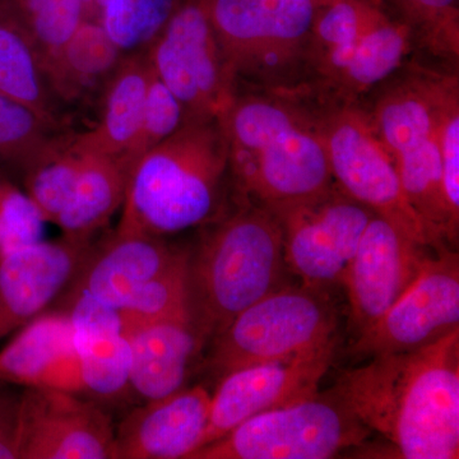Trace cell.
<instances>
[{"label": "cell", "mask_w": 459, "mask_h": 459, "mask_svg": "<svg viewBox=\"0 0 459 459\" xmlns=\"http://www.w3.org/2000/svg\"><path fill=\"white\" fill-rule=\"evenodd\" d=\"M146 50L153 74L179 100L186 120L221 117L235 89L205 0H179Z\"/></svg>", "instance_id": "cell-10"}, {"label": "cell", "mask_w": 459, "mask_h": 459, "mask_svg": "<svg viewBox=\"0 0 459 459\" xmlns=\"http://www.w3.org/2000/svg\"><path fill=\"white\" fill-rule=\"evenodd\" d=\"M74 328L83 394L117 400L129 386L128 341L119 313L84 298L60 300Z\"/></svg>", "instance_id": "cell-21"}, {"label": "cell", "mask_w": 459, "mask_h": 459, "mask_svg": "<svg viewBox=\"0 0 459 459\" xmlns=\"http://www.w3.org/2000/svg\"><path fill=\"white\" fill-rule=\"evenodd\" d=\"M45 222L27 193L0 170V255L42 240Z\"/></svg>", "instance_id": "cell-33"}, {"label": "cell", "mask_w": 459, "mask_h": 459, "mask_svg": "<svg viewBox=\"0 0 459 459\" xmlns=\"http://www.w3.org/2000/svg\"><path fill=\"white\" fill-rule=\"evenodd\" d=\"M179 0H98L101 25L124 51L143 49Z\"/></svg>", "instance_id": "cell-29"}, {"label": "cell", "mask_w": 459, "mask_h": 459, "mask_svg": "<svg viewBox=\"0 0 459 459\" xmlns=\"http://www.w3.org/2000/svg\"><path fill=\"white\" fill-rule=\"evenodd\" d=\"M183 250L169 246L161 237L115 230L111 237L93 243L60 300L84 298L119 312Z\"/></svg>", "instance_id": "cell-17"}, {"label": "cell", "mask_w": 459, "mask_h": 459, "mask_svg": "<svg viewBox=\"0 0 459 459\" xmlns=\"http://www.w3.org/2000/svg\"><path fill=\"white\" fill-rule=\"evenodd\" d=\"M430 252L434 250L419 246L383 217L371 216L341 282L349 298L353 337L388 312Z\"/></svg>", "instance_id": "cell-15"}, {"label": "cell", "mask_w": 459, "mask_h": 459, "mask_svg": "<svg viewBox=\"0 0 459 459\" xmlns=\"http://www.w3.org/2000/svg\"><path fill=\"white\" fill-rule=\"evenodd\" d=\"M189 250L184 249L168 270L151 280L119 310L123 327L189 316L186 276Z\"/></svg>", "instance_id": "cell-30"}, {"label": "cell", "mask_w": 459, "mask_h": 459, "mask_svg": "<svg viewBox=\"0 0 459 459\" xmlns=\"http://www.w3.org/2000/svg\"><path fill=\"white\" fill-rule=\"evenodd\" d=\"M54 388L83 394L71 316L40 314L0 351V385Z\"/></svg>", "instance_id": "cell-19"}, {"label": "cell", "mask_w": 459, "mask_h": 459, "mask_svg": "<svg viewBox=\"0 0 459 459\" xmlns=\"http://www.w3.org/2000/svg\"><path fill=\"white\" fill-rule=\"evenodd\" d=\"M337 313L322 290H274L211 340L207 365L220 377L261 362L282 360L337 342Z\"/></svg>", "instance_id": "cell-8"}, {"label": "cell", "mask_w": 459, "mask_h": 459, "mask_svg": "<svg viewBox=\"0 0 459 459\" xmlns=\"http://www.w3.org/2000/svg\"><path fill=\"white\" fill-rule=\"evenodd\" d=\"M228 178L220 117L186 120L135 162L117 231L164 238L213 221Z\"/></svg>", "instance_id": "cell-4"}, {"label": "cell", "mask_w": 459, "mask_h": 459, "mask_svg": "<svg viewBox=\"0 0 459 459\" xmlns=\"http://www.w3.org/2000/svg\"><path fill=\"white\" fill-rule=\"evenodd\" d=\"M210 411L201 385L147 401L115 429L114 459H188L204 443Z\"/></svg>", "instance_id": "cell-18"}, {"label": "cell", "mask_w": 459, "mask_h": 459, "mask_svg": "<svg viewBox=\"0 0 459 459\" xmlns=\"http://www.w3.org/2000/svg\"><path fill=\"white\" fill-rule=\"evenodd\" d=\"M310 99L338 188L419 246L434 252L451 249L435 237L413 210L402 188L394 160L371 132L359 105Z\"/></svg>", "instance_id": "cell-9"}, {"label": "cell", "mask_w": 459, "mask_h": 459, "mask_svg": "<svg viewBox=\"0 0 459 459\" xmlns=\"http://www.w3.org/2000/svg\"><path fill=\"white\" fill-rule=\"evenodd\" d=\"M20 397L0 388V459H17Z\"/></svg>", "instance_id": "cell-35"}, {"label": "cell", "mask_w": 459, "mask_h": 459, "mask_svg": "<svg viewBox=\"0 0 459 459\" xmlns=\"http://www.w3.org/2000/svg\"><path fill=\"white\" fill-rule=\"evenodd\" d=\"M235 91L305 93L310 0H205Z\"/></svg>", "instance_id": "cell-6"}, {"label": "cell", "mask_w": 459, "mask_h": 459, "mask_svg": "<svg viewBox=\"0 0 459 459\" xmlns=\"http://www.w3.org/2000/svg\"><path fill=\"white\" fill-rule=\"evenodd\" d=\"M189 250L188 310L205 342L235 316L280 289L283 271L282 228L267 208L235 198V210L205 223Z\"/></svg>", "instance_id": "cell-5"}, {"label": "cell", "mask_w": 459, "mask_h": 459, "mask_svg": "<svg viewBox=\"0 0 459 459\" xmlns=\"http://www.w3.org/2000/svg\"><path fill=\"white\" fill-rule=\"evenodd\" d=\"M93 241H44L0 255V338L40 316L65 291Z\"/></svg>", "instance_id": "cell-16"}, {"label": "cell", "mask_w": 459, "mask_h": 459, "mask_svg": "<svg viewBox=\"0 0 459 459\" xmlns=\"http://www.w3.org/2000/svg\"><path fill=\"white\" fill-rule=\"evenodd\" d=\"M60 131L31 108L0 95V166L25 170Z\"/></svg>", "instance_id": "cell-31"}, {"label": "cell", "mask_w": 459, "mask_h": 459, "mask_svg": "<svg viewBox=\"0 0 459 459\" xmlns=\"http://www.w3.org/2000/svg\"><path fill=\"white\" fill-rule=\"evenodd\" d=\"M410 27L416 50L439 65L458 68L459 0H385Z\"/></svg>", "instance_id": "cell-27"}, {"label": "cell", "mask_w": 459, "mask_h": 459, "mask_svg": "<svg viewBox=\"0 0 459 459\" xmlns=\"http://www.w3.org/2000/svg\"><path fill=\"white\" fill-rule=\"evenodd\" d=\"M220 120L235 198L280 213L336 186L309 96L237 90Z\"/></svg>", "instance_id": "cell-2"}, {"label": "cell", "mask_w": 459, "mask_h": 459, "mask_svg": "<svg viewBox=\"0 0 459 459\" xmlns=\"http://www.w3.org/2000/svg\"><path fill=\"white\" fill-rule=\"evenodd\" d=\"M282 228L286 270L303 286L341 285L373 211L334 186L322 197L274 213Z\"/></svg>", "instance_id": "cell-12"}, {"label": "cell", "mask_w": 459, "mask_h": 459, "mask_svg": "<svg viewBox=\"0 0 459 459\" xmlns=\"http://www.w3.org/2000/svg\"><path fill=\"white\" fill-rule=\"evenodd\" d=\"M316 7H320V5L327 4V3L333 2V0H310Z\"/></svg>", "instance_id": "cell-36"}, {"label": "cell", "mask_w": 459, "mask_h": 459, "mask_svg": "<svg viewBox=\"0 0 459 459\" xmlns=\"http://www.w3.org/2000/svg\"><path fill=\"white\" fill-rule=\"evenodd\" d=\"M86 152L74 134L57 133L23 170L25 192L45 221L56 223L74 195Z\"/></svg>", "instance_id": "cell-26"}, {"label": "cell", "mask_w": 459, "mask_h": 459, "mask_svg": "<svg viewBox=\"0 0 459 459\" xmlns=\"http://www.w3.org/2000/svg\"><path fill=\"white\" fill-rule=\"evenodd\" d=\"M128 341L129 386L146 401L186 388L205 340L189 316H172L123 327Z\"/></svg>", "instance_id": "cell-20"}, {"label": "cell", "mask_w": 459, "mask_h": 459, "mask_svg": "<svg viewBox=\"0 0 459 459\" xmlns=\"http://www.w3.org/2000/svg\"><path fill=\"white\" fill-rule=\"evenodd\" d=\"M442 189L453 231H459V81L444 100L439 120Z\"/></svg>", "instance_id": "cell-34"}, {"label": "cell", "mask_w": 459, "mask_h": 459, "mask_svg": "<svg viewBox=\"0 0 459 459\" xmlns=\"http://www.w3.org/2000/svg\"><path fill=\"white\" fill-rule=\"evenodd\" d=\"M336 346L332 342L316 351L249 365L220 377L211 394L210 420L202 446L258 413L316 394L336 355Z\"/></svg>", "instance_id": "cell-14"}, {"label": "cell", "mask_w": 459, "mask_h": 459, "mask_svg": "<svg viewBox=\"0 0 459 459\" xmlns=\"http://www.w3.org/2000/svg\"><path fill=\"white\" fill-rule=\"evenodd\" d=\"M458 68L412 57L360 101L365 119L394 160L413 210L446 246L457 247L442 189L439 120Z\"/></svg>", "instance_id": "cell-3"}, {"label": "cell", "mask_w": 459, "mask_h": 459, "mask_svg": "<svg viewBox=\"0 0 459 459\" xmlns=\"http://www.w3.org/2000/svg\"><path fill=\"white\" fill-rule=\"evenodd\" d=\"M0 95L63 128L62 102L51 87L44 57L22 23L0 0Z\"/></svg>", "instance_id": "cell-25"}, {"label": "cell", "mask_w": 459, "mask_h": 459, "mask_svg": "<svg viewBox=\"0 0 459 459\" xmlns=\"http://www.w3.org/2000/svg\"><path fill=\"white\" fill-rule=\"evenodd\" d=\"M124 54L101 22L86 18L71 39L45 60L57 100L72 104L100 95Z\"/></svg>", "instance_id": "cell-24"}, {"label": "cell", "mask_w": 459, "mask_h": 459, "mask_svg": "<svg viewBox=\"0 0 459 459\" xmlns=\"http://www.w3.org/2000/svg\"><path fill=\"white\" fill-rule=\"evenodd\" d=\"M186 122V114L183 105L153 74L152 69L140 129L134 142L124 156L135 165L147 151L170 137Z\"/></svg>", "instance_id": "cell-32"}, {"label": "cell", "mask_w": 459, "mask_h": 459, "mask_svg": "<svg viewBox=\"0 0 459 459\" xmlns=\"http://www.w3.org/2000/svg\"><path fill=\"white\" fill-rule=\"evenodd\" d=\"M133 168L124 155L86 152L74 195L54 223L65 238L92 241L122 207Z\"/></svg>", "instance_id": "cell-23"}, {"label": "cell", "mask_w": 459, "mask_h": 459, "mask_svg": "<svg viewBox=\"0 0 459 459\" xmlns=\"http://www.w3.org/2000/svg\"><path fill=\"white\" fill-rule=\"evenodd\" d=\"M459 329V259L453 249L430 252L416 279L388 312L353 337L349 353L358 360L410 351Z\"/></svg>", "instance_id": "cell-11"}, {"label": "cell", "mask_w": 459, "mask_h": 459, "mask_svg": "<svg viewBox=\"0 0 459 459\" xmlns=\"http://www.w3.org/2000/svg\"><path fill=\"white\" fill-rule=\"evenodd\" d=\"M371 434L333 391L316 392L246 420L188 459H327Z\"/></svg>", "instance_id": "cell-7"}, {"label": "cell", "mask_w": 459, "mask_h": 459, "mask_svg": "<svg viewBox=\"0 0 459 459\" xmlns=\"http://www.w3.org/2000/svg\"><path fill=\"white\" fill-rule=\"evenodd\" d=\"M151 77L146 48L124 54L100 92L98 123L89 131L74 133L77 147L83 152L126 155L140 129Z\"/></svg>", "instance_id": "cell-22"}, {"label": "cell", "mask_w": 459, "mask_h": 459, "mask_svg": "<svg viewBox=\"0 0 459 459\" xmlns=\"http://www.w3.org/2000/svg\"><path fill=\"white\" fill-rule=\"evenodd\" d=\"M114 453L113 421L95 402L54 388L21 394L17 459H114Z\"/></svg>", "instance_id": "cell-13"}, {"label": "cell", "mask_w": 459, "mask_h": 459, "mask_svg": "<svg viewBox=\"0 0 459 459\" xmlns=\"http://www.w3.org/2000/svg\"><path fill=\"white\" fill-rule=\"evenodd\" d=\"M31 36L45 60L86 20L89 0H2Z\"/></svg>", "instance_id": "cell-28"}, {"label": "cell", "mask_w": 459, "mask_h": 459, "mask_svg": "<svg viewBox=\"0 0 459 459\" xmlns=\"http://www.w3.org/2000/svg\"><path fill=\"white\" fill-rule=\"evenodd\" d=\"M334 392L404 459L459 457V329L437 342L367 359Z\"/></svg>", "instance_id": "cell-1"}]
</instances>
